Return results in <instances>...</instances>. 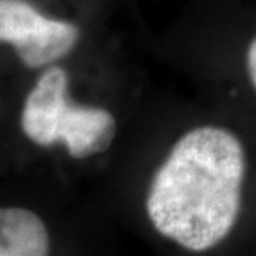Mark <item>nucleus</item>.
<instances>
[{
  "label": "nucleus",
  "instance_id": "4",
  "mask_svg": "<svg viewBox=\"0 0 256 256\" xmlns=\"http://www.w3.org/2000/svg\"><path fill=\"white\" fill-rule=\"evenodd\" d=\"M68 74L63 68L46 70L28 92L22 111V129L35 144L50 147L55 140V126L60 112L66 106Z\"/></svg>",
  "mask_w": 256,
  "mask_h": 256
},
{
  "label": "nucleus",
  "instance_id": "6",
  "mask_svg": "<svg viewBox=\"0 0 256 256\" xmlns=\"http://www.w3.org/2000/svg\"><path fill=\"white\" fill-rule=\"evenodd\" d=\"M246 68L250 80H252L253 86L256 88V36L253 38V42L250 43L248 53H246Z\"/></svg>",
  "mask_w": 256,
  "mask_h": 256
},
{
  "label": "nucleus",
  "instance_id": "3",
  "mask_svg": "<svg viewBox=\"0 0 256 256\" xmlns=\"http://www.w3.org/2000/svg\"><path fill=\"white\" fill-rule=\"evenodd\" d=\"M116 134L114 116L101 108H84L66 102L56 119L55 140L66 146L74 159L104 152Z\"/></svg>",
  "mask_w": 256,
  "mask_h": 256
},
{
  "label": "nucleus",
  "instance_id": "2",
  "mask_svg": "<svg viewBox=\"0 0 256 256\" xmlns=\"http://www.w3.org/2000/svg\"><path fill=\"white\" fill-rule=\"evenodd\" d=\"M80 30L73 24L43 17L22 0H0V43H10L30 68H40L73 50Z\"/></svg>",
  "mask_w": 256,
  "mask_h": 256
},
{
  "label": "nucleus",
  "instance_id": "5",
  "mask_svg": "<svg viewBox=\"0 0 256 256\" xmlns=\"http://www.w3.org/2000/svg\"><path fill=\"white\" fill-rule=\"evenodd\" d=\"M45 223L26 208H0V256H48Z\"/></svg>",
  "mask_w": 256,
  "mask_h": 256
},
{
  "label": "nucleus",
  "instance_id": "1",
  "mask_svg": "<svg viewBox=\"0 0 256 256\" xmlns=\"http://www.w3.org/2000/svg\"><path fill=\"white\" fill-rule=\"evenodd\" d=\"M244 168L243 146L233 132L214 126L190 130L150 182L146 206L152 225L190 252L214 248L236 223Z\"/></svg>",
  "mask_w": 256,
  "mask_h": 256
}]
</instances>
